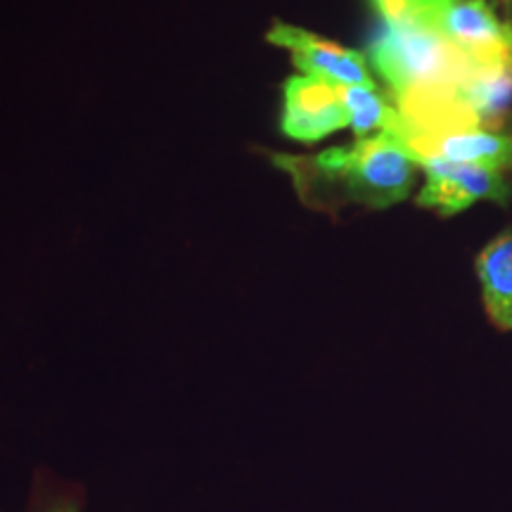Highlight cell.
<instances>
[{"mask_svg":"<svg viewBox=\"0 0 512 512\" xmlns=\"http://www.w3.org/2000/svg\"><path fill=\"white\" fill-rule=\"evenodd\" d=\"M271 162L290 176L299 202L320 214L344 209H389L408 200L418 176V159L392 133L356 138L316 155L271 152Z\"/></svg>","mask_w":512,"mask_h":512,"instance_id":"1","label":"cell"},{"mask_svg":"<svg viewBox=\"0 0 512 512\" xmlns=\"http://www.w3.org/2000/svg\"><path fill=\"white\" fill-rule=\"evenodd\" d=\"M366 57L392 100L456 88L472 69V64L420 17L401 24H380Z\"/></svg>","mask_w":512,"mask_h":512,"instance_id":"2","label":"cell"},{"mask_svg":"<svg viewBox=\"0 0 512 512\" xmlns=\"http://www.w3.org/2000/svg\"><path fill=\"white\" fill-rule=\"evenodd\" d=\"M418 17L472 67H512V22L489 0H420Z\"/></svg>","mask_w":512,"mask_h":512,"instance_id":"3","label":"cell"},{"mask_svg":"<svg viewBox=\"0 0 512 512\" xmlns=\"http://www.w3.org/2000/svg\"><path fill=\"white\" fill-rule=\"evenodd\" d=\"M425 183L415 197L420 209L434 211L441 219L463 214L479 202L508 207L512 202V176L475 164H456L427 159L420 164Z\"/></svg>","mask_w":512,"mask_h":512,"instance_id":"4","label":"cell"},{"mask_svg":"<svg viewBox=\"0 0 512 512\" xmlns=\"http://www.w3.org/2000/svg\"><path fill=\"white\" fill-rule=\"evenodd\" d=\"M266 41L285 48L292 55L294 67L304 76H316V79L330 81L335 86H377L366 55L339 46L309 29L294 27L287 22H273Z\"/></svg>","mask_w":512,"mask_h":512,"instance_id":"5","label":"cell"},{"mask_svg":"<svg viewBox=\"0 0 512 512\" xmlns=\"http://www.w3.org/2000/svg\"><path fill=\"white\" fill-rule=\"evenodd\" d=\"M280 128L287 138L299 143H318L332 133L349 128L339 86L316 76H290L283 91Z\"/></svg>","mask_w":512,"mask_h":512,"instance_id":"6","label":"cell"},{"mask_svg":"<svg viewBox=\"0 0 512 512\" xmlns=\"http://www.w3.org/2000/svg\"><path fill=\"white\" fill-rule=\"evenodd\" d=\"M418 164L427 159H444L456 164H475L512 176V131L494 128H463L430 140L415 152Z\"/></svg>","mask_w":512,"mask_h":512,"instance_id":"7","label":"cell"},{"mask_svg":"<svg viewBox=\"0 0 512 512\" xmlns=\"http://www.w3.org/2000/svg\"><path fill=\"white\" fill-rule=\"evenodd\" d=\"M475 273L489 323L501 332H512V226L482 247Z\"/></svg>","mask_w":512,"mask_h":512,"instance_id":"8","label":"cell"},{"mask_svg":"<svg viewBox=\"0 0 512 512\" xmlns=\"http://www.w3.org/2000/svg\"><path fill=\"white\" fill-rule=\"evenodd\" d=\"M460 100L477 121L494 131H512V67H472L458 86Z\"/></svg>","mask_w":512,"mask_h":512,"instance_id":"9","label":"cell"},{"mask_svg":"<svg viewBox=\"0 0 512 512\" xmlns=\"http://www.w3.org/2000/svg\"><path fill=\"white\" fill-rule=\"evenodd\" d=\"M339 95L356 138L389 133L394 128L396 110L387 91L382 93L377 86H339Z\"/></svg>","mask_w":512,"mask_h":512,"instance_id":"10","label":"cell"},{"mask_svg":"<svg viewBox=\"0 0 512 512\" xmlns=\"http://www.w3.org/2000/svg\"><path fill=\"white\" fill-rule=\"evenodd\" d=\"M380 24H401L415 19L420 12V0H370Z\"/></svg>","mask_w":512,"mask_h":512,"instance_id":"11","label":"cell"},{"mask_svg":"<svg viewBox=\"0 0 512 512\" xmlns=\"http://www.w3.org/2000/svg\"><path fill=\"white\" fill-rule=\"evenodd\" d=\"M489 3L494 5V8L501 12L503 17H508L512 22V0H489Z\"/></svg>","mask_w":512,"mask_h":512,"instance_id":"12","label":"cell"},{"mask_svg":"<svg viewBox=\"0 0 512 512\" xmlns=\"http://www.w3.org/2000/svg\"><path fill=\"white\" fill-rule=\"evenodd\" d=\"M46 512H79V508L72 501H64L60 505H53V508L46 510Z\"/></svg>","mask_w":512,"mask_h":512,"instance_id":"13","label":"cell"}]
</instances>
